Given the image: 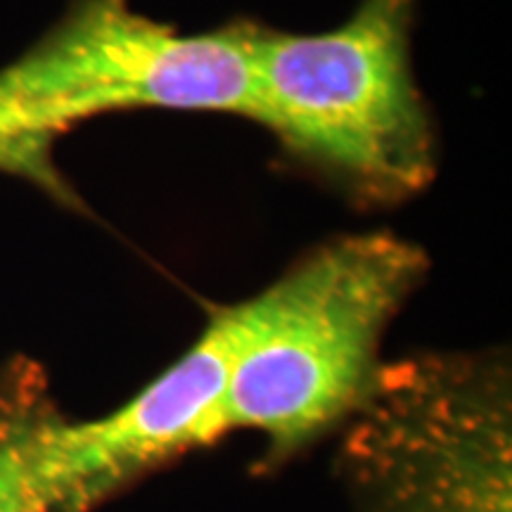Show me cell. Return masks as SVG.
I'll use <instances>...</instances> for the list:
<instances>
[{
	"label": "cell",
	"mask_w": 512,
	"mask_h": 512,
	"mask_svg": "<svg viewBox=\"0 0 512 512\" xmlns=\"http://www.w3.org/2000/svg\"><path fill=\"white\" fill-rule=\"evenodd\" d=\"M413 0H361L323 34L252 24L249 110L304 159L370 204L432 183L437 138L411 57Z\"/></svg>",
	"instance_id": "cell-2"
},
{
	"label": "cell",
	"mask_w": 512,
	"mask_h": 512,
	"mask_svg": "<svg viewBox=\"0 0 512 512\" xmlns=\"http://www.w3.org/2000/svg\"><path fill=\"white\" fill-rule=\"evenodd\" d=\"M233 306L211 313L200 337L162 375L98 420H55L46 467L57 512H93L145 472L223 437Z\"/></svg>",
	"instance_id": "cell-4"
},
{
	"label": "cell",
	"mask_w": 512,
	"mask_h": 512,
	"mask_svg": "<svg viewBox=\"0 0 512 512\" xmlns=\"http://www.w3.org/2000/svg\"><path fill=\"white\" fill-rule=\"evenodd\" d=\"M427 264L415 242L389 230L347 235L230 304L226 432L261 434L285 456L342 427L377 380L384 332Z\"/></svg>",
	"instance_id": "cell-1"
},
{
	"label": "cell",
	"mask_w": 512,
	"mask_h": 512,
	"mask_svg": "<svg viewBox=\"0 0 512 512\" xmlns=\"http://www.w3.org/2000/svg\"><path fill=\"white\" fill-rule=\"evenodd\" d=\"M60 413L31 368L0 380V512H57L48 482V437Z\"/></svg>",
	"instance_id": "cell-5"
},
{
	"label": "cell",
	"mask_w": 512,
	"mask_h": 512,
	"mask_svg": "<svg viewBox=\"0 0 512 512\" xmlns=\"http://www.w3.org/2000/svg\"><path fill=\"white\" fill-rule=\"evenodd\" d=\"M354 512H512V389L501 354L384 363L344 422Z\"/></svg>",
	"instance_id": "cell-3"
}]
</instances>
